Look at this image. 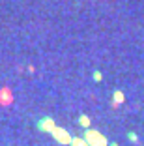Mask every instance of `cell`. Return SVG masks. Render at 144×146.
Returning a JSON list of instances; mask_svg holds the SVG:
<instances>
[{"label":"cell","mask_w":144,"mask_h":146,"mask_svg":"<svg viewBox=\"0 0 144 146\" xmlns=\"http://www.w3.org/2000/svg\"><path fill=\"white\" fill-rule=\"evenodd\" d=\"M127 137H129V141L137 142V135H135V133H127Z\"/></svg>","instance_id":"obj_9"},{"label":"cell","mask_w":144,"mask_h":146,"mask_svg":"<svg viewBox=\"0 0 144 146\" xmlns=\"http://www.w3.org/2000/svg\"><path fill=\"white\" fill-rule=\"evenodd\" d=\"M36 125H38V129L41 131V133H52L54 127H56L52 116H43L41 120H38V124H36Z\"/></svg>","instance_id":"obj_3"},{"label":"cell","mask_w":144,"mask_h":146,"mask_svg":"<svg viewBox=\"0 0 144 146\" xmlns=\"http://www.w3.org/2000/svg\"><path fill=\"white\" fill-rule=\"evenodd\" d=\"M69 146H88V142H86L84 139H81V137H73V141H71Z\"/></svg>","instance_id":"obj_6"},{"label":"cell","mask_w":144,"mask_h":146,"mask_svg":"<svg viewBox=\"0 0 144 146\" xmlns=\"http://www.w3.org/2000/svg\"><path fill=\"white\" fill-rule=\"evenodd\" d=\"M110 146H118V144H114V142H112V144H110Z\"/></svg>","instance_id":"obj_10"},{"label":"cell","mask_w":144,"mask_h":146,"mask_svg":"<svg viewBox=\"0 0 144 146\" xmlns=\"http://www.w3.org/2000/svg\"><path fill=\"white\" fill-rule=\"evenodd\" d=\"M51 135L54 137V141H56V142H60L62 146H68V144H71V141H73L71 133H69L68 129H64V127H58V125L54 127V131H52Z\"/></svg>","instance_id":"obj_2"},{"label":"cell","mask_w":144,"mask_h":146,"mask_svg":"<svg viewBox=\"0 0 144 146\" xmlns=\"http://www.w3.org/2000/svg\"><path fill=\"white\" fill-rule=\"evenodd\" d=\"M84 139L86 142H88V146H107L109 144V141H107V137H103L99 131H96V129H86L84 131Z\"/></svg>","instance_id":"obj_1"},{"label":"cell","mask_w":144,"mask_h":146,"mask_svg":"<svg viewBox=\"0 0 144 146\" xmlns=\"http://www.w3.org/2000/svg\"><path fill=\"white\" fill-rule=\"evenodd\" d=\"M13 101H15V96H13L11 88L9 86H2L0 88V107H9Z\"/></svg>","instance_id":"obj_4"},{"label":"cell","mask_w":144,"mask_h":146,"mask_svg":"<svg viewBox=\"0 0 144 146\" xmlns=\"http://www.w3.org/2000/svg\"><path fill=\"white\" fill-rule=\"evenodd\" d=\"M94 81H101V73L99 71H94Z\"/></svg>","instance_id":"obj_8"},{"label":"cell","mask_w":144,"mask_h":146,"mask_svg":"<svg viewBox=\"0 0 144 146\" xmlns=\"http://www.w3.org/2000/svg\"><path fill=\"white\" fill-rule=\"evenodd\" d=\"M122 101H123V94H122L120 90H116V92H114V105L122 103Z\"/></svg>","instance_id":"obj_7"},{"label":"cell","mask_w":144,"mask_h":146,"mask_svg":"<svg viewBox=\"0 0 144 146\" xmlns=\"http://www.w3.org/2000/svg\"><path fill=\"white\" fill-rule=\"evenodd\" d=\"M77 122H79V125H81V127H84V129H90V116H86V114H81L79 118H77Z\"/></svg>","instance_id":"obj_5"}]
</instances>
